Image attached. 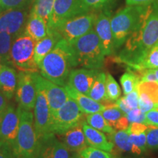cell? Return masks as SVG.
<instances>
[{"label": "cell", "mask_w": 158, "mask_h": 158, "mask_svg": "<svg viewBox=\"0 0 158 158\" xmlns=\"http://www.w3.org/2000/svg\"><path fill=\"white\" fill-rule=\"evenodd\" d=\"M158 41V2L149 5L133 32L124 44L118 62L132 68Z\"/></svg>", "instance_id": "1"}, {"label": "cell", "mask_w": 158, "mask_h": 158, "mask_svg": "<svg viewBox=\"0 0 158 158\" xmlns=\"http://www.w3.org/2000/svg\"><path fill=\"white\" fill-rule=\"evenodd\" d=\"M76 66L73 51L70 44L64 39H61L43 59L38 64V68L43 78L64 86L70 71Z\"/></svg>", "instance_id": "2"}, {"label": "cell", "mask_w": 158, "mask_h": 158, "mask_svg": "<svg viewBox=\"0 0 158 158\" xmlns=\"http://www.w3.org/2000/svg\"><path fill=\"white\" fill-rule=\"evenodd\" d=\"M19 114V128L13 144L15 158H38L40 140L37 137L31 110L17 107Z\"/></svg>", "instance_id": "3"}, {"label": "cell", "mask_w": 158, "mask_h": 158, "mask_svg": "<svg viewBox=\"0 0 158 158\" xmlns=\"http://www.w3.org/2000/svg\"><path fill=\"white\" fill-rule=\"evenodd\" d=\"M69 44L73 51L77 66L92 70L102 68L106 55L94 28Z\"/></svg>", "instance_id": "4"}, {"label": "cell", "mask_w": 158, "mask_h": 158, "mask_svg": "<svg viewBox=\"0 0 158 158\" xmlns=\"http://www.w3.org/2000/svg\"><path fill=\"white\" fill-rule=\"evenodd\" d=\"M149 5L127 6L112 17L110 26L115 51L124 45L140 23Z\"/></svg>", "instance_id": "5"}, {"label": "cell", "mask_w": 158, "mask_h": 158, "mask_svg": "<svg viewBox=\"0 0 158 158\" xmlns=\"http://www.w3.org/2000/svg\"><path fill=\"white\" fill-rule=\"evenodd\" d=\"M36 41L23 32L15 37L10 54V64L23 72L37 73L38 65L35 61Z\"/></svg>", "instance_id": "6"}, {"label": "cell", "mask_w": 158, "mask_h": 158, "mask_svg": "<svg viewBox=\"0 0 158 158\" xmlns=\"http://www.w3.org/2000/svg\"><path fill=\"white\" fill-rule=\"evenodd\" d=\"M39 76L38 73H32L37 92L36 102L34 108V124L37 137L41 140L49 134L53 133V115Z\"/></svg>", "instance_id": "7"}, {"label": "cell", "mask_w": 158, "mask_h": 158, "mask_svg": "<svg viewBox=\"0 0 158 158\" xmlns=\"http://www.w3.org/2000/svg\"><path fill=\"white\" fill-rule=\"evenodd\" d=\"M97 12H87L70 18L60 23L55 31L61 39L71 43L94 28Z\"/></svg>", "instance_id": "8"}, {"label": "cell", "mask_w": 158, "mask_h": 158, "mask_svg": "<svg viewBox=\"0 0 158 158\" xmlns=\"http://www.w3.org/2000/svg\"><path fill=\"white\" fill-rule=\"evenodd\" d=\"M84 113L72 98H70L53 116L52 133L62 135L84 121Z\"/></svg>", "instance_id": "9"}, {"label": "cell", "mask_w": 158, "mask_h": 158, "mask_svg": "<svg viewBox=\"0 0 158 158\" xmlns=\"http://www.w3.org/2000/svg\"><path fill=\"white\" fill-rule=\"evenodd\" d=\"M29 7L3 10L0 12V32L16 37L24 32L29 15Z\"/></svg>", "instance_id": "10"}, {"label": "cell", "mask_w": 158, "mask_h": 158, "mask_svg": "<svg viewBox=\"0 0 158 158\" xmlns=\"http://www.w3.org/2000/svg\"><path fill=\"white\" fill-rule=\"evenodd\" d=\"M15 95L20 108L27 110L35 108L37 92L32 73L20 71Z\"/></svg>", "instance_id": "11"}, {"label": "cell", "mask_w": 158, "mask_h": 158, "mask_svg": "<svg viewBox=\"0 0 158 158\" xmlns=\"http://www.w3.org/2000/svg\"><path fill=\"white\" fill-rule=\"evenodd\" d=\"M84 13L87 12L83 7L81 0H54L48 30H54L63 21Z\"/></svg>", "instance_id": "12"}, {"label": "cell", "mask_w": 158, "mask_h": 158, "mask_svg": "<svg viewBox=\"0 0 158 158\" xmlns=\"http://www.w3.org/2000/svg\"><path fill=\"white\" fill-rule=\"evenodd\" d=\"M98 13L94 24V29L101 43L106 56H110L115 52L113 34L110 26V10H102Z\"/></svg>", "instance_id": "13"}, {"label": "cell", "mask_w": 158, "mask_h": 158, "mask_svg": "<svg viewBox=\"0 0 158 158\" xmlns=\"http://www.w3.org/2000/svg\"><path fill=\"white\" fill-rule=\"evenodd\" d=\"M19 128V114L13 104H8L0 117V140L13 146Z\"/></svg>", "instance_id": "14"}, {"label": "cell", "mask_w": 158, "mask_h": 158, "mask_svg": "<svg viewBox=\"0 0 158 158\" xmlns=\"http://www.w3.org/2000/svg\"><path fill=\"white\" fill-rule=\"evenodd\" d=\"M99 71L87 68L73 69L68 76L67 85L86 95H89Z\"/></svg>", "instance_id": "15"}, {"label": "cell", "mask_w": 158, "mask_h": 158, "mask_svg": "<svg viewBox=\"0 0 158 158\" xmlns=\"http://www.w3.org/2000/svg\"><path fill=\"white\" fill-rule=\"evenodd\" d=\"M39 78L46 94L51 114L54 116L57 110L68 101L70 97L67 92L64 86L54 84L48 79L43 78L40 75L39 76Z\"/></svg>", "instance_id": "16"}, {"label": "cell", "mask_w": 158, "mask_h": 158, "mask_svg": "<svg viewBox=\"0 0 158 158\" xmlns=\"http://www.w3.org/2000/svg\"><path fill=\"white\" fill-rule=\"evenodd\" d=\"M136 89L138 93V108L143 113L158 107V83L140 82Z\"/></svg>", "instance_id": "17"}, {"label": "cell", "mask_w": 158, "mask_h": 158, "mask_svg": "<svg viewBox=\"0 0 158 158\" xmlns=\"http://www.w3.org/2000/svg\"><path fill=\"white\" fill-rule=\"evenodd\" d=\"M38 158H71L70 151L54 133L49 134L40 140Z\"/></svg>", "instance_id": "18"}, {"label": "cell", "mask_w": 158, "mask_h": 158, "mask_svg": "<svg viewBox=\"0 0 158 158\" xmlns=\"http://www.w3.org/2000/svg\"><path fill=\"white\" fill-rule=\"evenodd\" d=\"M82 122L62 135H58L60 141L70 152L78 153L89 146L83 130Z\"/></svg>", "instance_id": "19"}, {"label": "cell", "mask_w": 158, "mask_h": 158, "mask_svg": "<svg viewBox=\"0 0 158 158\" xmlns=\"http://www.w3.org/2000/svg\"><path fill=\"white\" fill-rule=\"evenodd\" d=\"M82 127L86 141L89 147L103 150L110 153L114 151V144L102 132L92 127L85 121L82 122Z\"/></svg>", "instance_id": "20"}, {"label": "cell", "mask_w": 158, "mask_h": 158, "mask_svg": "<svg viewBox=\"0 0 158 158\" xmlns=\"http://www.w3.org/2000/svg\"><path fill=\"white\" fill-rule=\"evenodd\" d=\"M69 96L73 100H74L79 108L84 113V114H91L101 112L106 108V104L100 103L97 102L96 100L91 98L89 96L86 95L80 92H77L76 90L70 88L68 85L64 86Z\"/></svg>", "instance_id": "21"}, {"label": "cell", "mask_w": 158, "mask_h": 158, "mask_svg": "<svg viewBox=\"0 0 158 158\" xmlns=\"http://www.w3.org/2000/svg\"><path fill=\"white\" fill-rule=\"evenodd\" d=\"M18 82V75L13 68L8 64L0 67V92L8 100L15 95Z\"/></svg>", "instance_id": "22"}, {"label": "cell", "mask_w": 158, "mask_h": 158, "mask_svg": "<svg viewBox=\"0 0 158 158\" xmlns=\"http://www.w3.org/2000/svg\"><path fill=\"white\" fill-rule=\"evenodd\" d=\"M100 113L115 130H127L130 125L126 114L118 108L115 102L106 104V108Z\"/></svg>", "instance_id": "23"}, {"label": "cell", "mask_w": 158, "mask_h": 158, "mask_svg": "<svg viewBox=\"0 0 158 158\" xmlns=\"http://www.w3.org/2000/svg\"><path fill=\"white\" fill-rule=\"evenodd\" d=\"M108 138L114 144V148L116 147L119 151L130 152L136 155H140L143 153V152L133 143L130 133L127 130H115L113 133L108 134Z\"/></svg>", "instance_id": "24"}, {"label": "cell", "mask_w": 158, "mask_h": 158, "mask_svg": "<svg viewBox=\"0 0 158 158\" xmlns=\"http://www.w3.org/2000/svg\"><path fill=\"white\" fill-rule=\"evenodd\" d=\"M24 33L37 42L48 34V25L42 18L30 10Z\"/></svg>", "instance_id": "25"}, {"label": "cell", "mask_w": 158, "mask_h": 158, "mask_svg": "<svg viewBox=\"0 0 158 158\" xmlns=\"http://www.w3.org/2000/svg\"><path fill=\"white\" fill-rule=\"evenodd\" d=\"M61 37L55 31L48 30L46 36L36 42L35 47V61L38 65L43 59L54 48Z\"/></svg>", "instance_id": "26"}, {"label": "cell", "mask_w": 158, "mask_h": 158, "mask_svg": "<svg viewBox=\"0 0 158 158\" xmlns=\"http://www.w3.org/2000/svg\"><path fill=\"white\" fill-rule=\"evenodd\" d=\"M106 74L105 73L99 72L91 88L89 96L91 98L96 100L97 102L102 104H107L110 102L108 100L107 92H106Z\"/></svg>", "instance_id": "27"}, {"label": "cell", "mask_w": 158, "mask_h": 158, "mask_svg": "<svg viewBox=\"0 0 158 158\" xmlns=\"http://www.w3.org/2000/svg\"><path fill=\"white\" fill-rule=\"evenodd\" d=\"M146 69H158V41L143 55L137 64L129 70L137 71Z\"/></svg>", "instance_id": "28"}, {"label": "cell", "mask_w": 158, "mask_h": 158, "mask_svg": "<svg viewBox=\"0 0 158 158\" xmlns=\"http://www.w3.org/2000/svg\"><path fill=\"white\" fill-rule=\"evenodd\" d=\"M84 121L92 127L100 130L102 133L111 134L115 131V130L108 124L100 112L86 114Z\"/></svg>", "instance_id": "29"}, {"label": "cell", "mask_w": 158, "mask_h": 158, "mask_svg": "<svg viewBox=\"0 0 158 158\" xmlns=\"http://www.w3.org/2000/svg\"><path fill=\"white\" fill-rule=\"evenodd\" d=\"M54 4V0H35L31 10L34 11L40 17L42 18L48 25Z\"/></svg>", "instance_id": "30"}, {"label": "cell", "mask_w": 158, "mask_h": 158, "mask_svg": "<svg viewBox=\"0 0 158 158\" xmlns=\"http://www.w3.org/2000/svg\"><path fill=\"white\" fill-rule=\"evenodd\" d=\"M116 2V0H81L86 12L110 10Z\"/></svg>", "instance_id": "31"}, {"label": "cell", "mask_w": 158, "mask_h": 158, "mask_svg": "<svg viewBox=\"0 0 158 158\" xmlns=\"http://www.w3.org/2000/svg\"><path fill=\"white\" fill-rule=\"evenodd\" d=\"M139 83V76L131 70H129L125 73H124L120 78V84H121L124 95L136 89Z\"/></svg>", "instance_id": "32"}, {"label": "cell", "mask_w": 158, "mask_h": 158, "mask_svg": "<svg viewBox=\"0 0 158 158\" xmlns=\"http://www.w3.org/2000/svg\"><path fill=\"white\" fill-rule=\"evenodd\" d=\"M15 37L7 32H0V56L6 64H10V49Z\"/></svg>", "instance_id": "33"}, {"label": "cell", "mask_w": 158, "mask_h": 158, "mask_svg": "<svg viewBox=\"0 0 158 158\" xmlns=\"http://www.w3.org/2000/svg\"><path fill=\"white\" fill-rule=\"evenodd\" d=\"M106 92L108 100L110 102H115L121 97V89L110 74L106 75Z\"/></svg>", "instance_id": "34"}, {"label": "cell", "mask_w": 158, "mask_h": 158, "mask_svg": "<svg viewBox=\"0 0 158 158\" xmlns=\"http://www.w3.org/2000/svg\"><path fill=\"white\" fill-rule=\"evenodd\" d=\"M78 154L81 158H114L111 153L89 146Z\"/></svg>", "instance_id": "35"}, {"label": "cell", "mask_w": 158, "mask_h": 158, "mask_svg": "<svg viewBox=\"0 0 158 158\" xmlns=\"http://www.w3.org/2000/svg\"><path fill=\"white\" fill-rule=\"evenodd\" d=\"M146 135L147 148L150 149H158V127L148 125Z\"/></svg>", "instance_id": "36"}, {"label": "cell", "mask_w": 158, "mask_h": 158, "mask_svg": "<svg viewBox=\"0 0 158 158\" xmlns=\"http://www.w3.org/2000/svg\"><path fill=\"white\" fill-rule=\"evenodd\" d=\"M2 10L29 7L34 0H0Z\"/></svg>", "instance_id": "37"}, {"label": "cell", "mask_w": 158, "mask_h": 158, "mask_svg": "<svg viewBox=\"0 0 158 158\" xmlns=\"http://www.w3.org/2000/svg\"><path fill=\"white\" fill-rule=\"evenodd\" d=\"M126 116L130 123H144L145 122V113L142 112L139 108L131 110Z\"/></svg>", "instance_id": "38"}, {"label": "cell", "mask_w": 158, "mask_h": 158, "mask_svg": "<svg viewBox=\"0 0 158 158\" xmlns=\"http://www.w3.org/2000/svg\"><path fill=\"white\" fill-rule=\"evenodd\" d=\"M130 135L133 143L135 144L138 148H139L143 152H145L147 149V135H146V133L138 134V135L130 134Z\"/></svg>", "instance_id": "39"}, {"label": "cell", "mask_w": 158, "mask_h": 158, "mask_svg": "<svg viewBox=\"0 0 158 158\" xmlns=\"http://www.w3.org/2000/svg\"><path fill=\"white\" fill-rule=\"evenodd\" d=\"M0 158H15L12 145L0 140Z\"/></svg>", "instance_id": "40"}, {"label": "cell", "mask_w": 158, "mask_h": 158, "mask_svg": "<svg viewBox=\"0 0 158 158\" xmlns=\"http://www.w3.org/2000/svg\"><path fill=\"white\" fill-rule=\"evenodd\" d=\"M123 98L126 103L132 110L138 108V93L137 89H135L129 94H125Z\"/></svg>", "instance_id": "41"}, {"label": "cell", "mask_w": 158, "mask_h": 158, "mask_svg": "<svg viewBox=\"0 0 158 158\" xmlns=\"http://www.w3.org/2000/svg\"><path fill=\"white\" fill-rule=\"evenodd\" d=\"M144 123L148 125H153L158 127V107L149 110L145 114Z\"/></svg>", "instance_id": "42"}, {"label": "cell", "mask_w": 158, "mask_h": 158, "mask_svg": "<svg viewBox=\"0 0 158 158\" xmlns=\"http://www.w3.org/2000/svg\"><path fill=\"white\" fill-rule=\"evenodd\" d=\"M148 129V124L144 123H130L127 128V131L130 134L138 135L143 133H147Z\"/></svg>", "instance_id": "43"}, {"label": "cell", "mask_w": 158, "mask_h": 158, "mask_svg": "<svg viewBox=\"0 0 158 158\" xmlns=\"http://www.w3.org/2000/svg\"><path fill=\"white\" fill-rule=\"evenodd\" d=\"M158 2V0H125L127 6H138L152 5Z\"/></svg>", "instance_id": "44"}, {"label": "cell", "mask_w": 158, "mask_h": 158, "mask_svg": "<svg viewBox=\"0 0 158 158\" xmlns=\"http://www.w3.org/2000/svg\"><path fill=\"white\" fill-rule=\"evenodd\" d=\"M115 104L116 105V106H117V107L125 114H127L130 110H132L131 108L127 106V103H126L123 97H122V98H119L117 100H116Z\"/></svg>", "instance_id": "45"}, {"label": "cell", "mask_w": 158, "mask_h": 158, "mask_svg": "<svg viewBox=\"0 0 158 158\" xmlns=\"http://www.w3.org/2000/svg\"><path fill=\"white\" fill-rule=\"evenodd\" d=\"M8 99L0 92V116L3 113V111L8 106Z\"/></svg>", "instance_id": "46"}, {"label": "cell", "mask_w": 158, "mask_h": 158, "mask_svg": "<svg viewBox=\"0 0 158 158\" xmlns=\"http://www.w3.org/2000/svg\"><path fill=\"white\" fill-rule=\"evenodd\" d=\"M2 64H5V61L3 60V59L0 56V67H1Z\"/></svg>", "instance_id": "47"}, {"label": "cell", "mask_w": 158, "mask_h": 158, "mask_svg": "<svg viewBox=\"0 0 158 158\" xmlns=\"http://www.w3.org/2000/svg\"><path fill=\"white\" fill-rule=\"evenodd\" d=\"M155 75H156V78H157V81L158 83V69H155Z\"/></svg>", "instance_id": "48"}, {"label": "cell", "mask_w": 158, "mask_h": 158, "mask_svg": "<svg viewBox=\"0 0 158 158\" xmlns=\"http://www.w3.org/2000/svg\"><path fill=\"white\" fill-rule=\"evenodd\" d=\"M71 158H81V157H80V156L78 155V154H77V155H75L73 156H72Z\"/></svg>", "instance_id": "49"}, {"label": "cell", "mask_w": 158, "mask_h": 158, "mask_svg": "<svg viewBox=\"0 0 158 158\" xmlns=\"http://www.w3.org/2000/svg\"><path fill=\"white\" fill-rule=\"evenodd\" d=\"M2 10H2V5H1V2H0V12H1Z\"/></svg>", "instance_id": "50"}, {"label": "cell", "mask_w": 158, "mask_h": 158, "mask_svg": "<svg viewBox=\"0 0 158 158\" xmlns=\"http://www.w3.org/2000/svg\"><path fill=\"white\" fill-rule=\"evenodd\" d=\"M115 158H119V157H115Z\"/></svg>", "instance_id": "51"}, {"label": "cell", "mask_w": 158, "mask_h": 158, "mask_svg": "<svg viewBox=\"0 0 158 158\" xmlns=\"http://www.w3.org/2000/svg\"><path fill=\"white\" fill-rule=\"evenodd\" d=\"M34 1H35V0H34Z\"/></svg>", "instance_id": "52"}]
</instances>
